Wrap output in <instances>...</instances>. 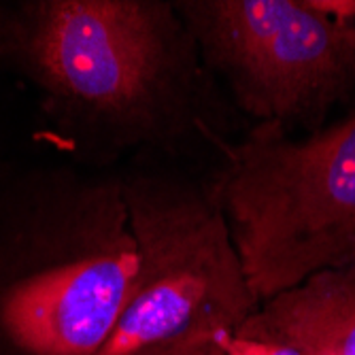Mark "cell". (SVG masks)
I'll list each match as a JSON object with an SVG mask.
<instances>
[{
  "label": "cell",
  "mask_w": 355,
  "mask_h": 355,
  "mask_svg": "<svg viewBox=\"0 0 355 355\" xmlns=\"http://www.w3.org/2000/svg\"><path fill=\"white\" fill-rule=\"evenodd\" d=\"M11 51L64 111L173 149L211 125L209 69L175 3L49 0L9 24Z\"/></svg>",
  "instance_id": "6da1fadb"
},
{
  "label": "cell",
  "mask_w": 355,
  "mask_h": 355,
  "mask_svg": "<svg viewBox=\"0 0 355 355\" xmlns=\"http://www.w3.org/2000/svg\"><path fill=\"white\" fill-rule=\"evenodd\" d=\"M217 145L211 185L257 298L355 266V113L306 139L264 121Z\"/></svg>",
  "instance_id": "7a4b0ae2"
},
{
  "label": "cell",
  "mask_w": 355,
  "mask_h": 355,
  "mask_svg": "<svg viewBox=\"0 0 355 355\" xmlns=\"http://www.w3.org/2000/svg\"><path fill=\"white\" fill-rule=\"evenodd\" d=\"M139 251L135 294L96 355H213L262 306L211 183H123Z\"/></svg>",
  "instance_id": "3957f363"
},
{
  "label": "cell",
  "mask_w": 355,
  "mask_h": 355,
  "mask_svg": "<svg viewBox=\"0 0 355 355\" xmlns=\"http://www.w3.org/2000/svg\"><path fill=\"white\" fill-rule=\"evenodd\" d=\"M205 67L260 123L324 115L355 92V21L315 0H179Z\"/></svg>",
  "instance_id": "277c9868"
},
{
  "label": "cell",
  "mask_w": 355,
  "mask_h": 355,
  "mask_svg": "<svg viewBox=\"0 0 355 355\" xmlns=\"http://www.w3.org/2000/svg\"><path fill=\"white\" fill-rule=\"evenodd\" d=\"M137 272L123 185L96 187L60 249L0 285V332L21 355H96L135 294Z\"/></svg>",
  "instance_id": "5b68a950"
},
{
  "label": "cell",
  "mask_w": 355,
  "mask_h": 355,
  "mask_svg": "<svg viewBox=\"0 0 355 355\" xmlns=\"http://www.w3.org/2000/svg\"><path fill=\"white\" fill-rule=\"evenodd\" d=\"M236 334L279 340L306 355H355V266L319 272L262 302Z\"/></svg>",
  "instance_id": "8992f818"
},
{
  "label": "cell",
  "mask_w": 355,
  "mask_h": 355,
  "mask_svg": "<svg viewBox=\"0 0 355 355\" xmlns=\"http://www.w3.org/2000/svg\"><path fill=\"white\" fill-rule=\"evenodd\" d=\"M221 351L225 355H306L304 351L270 338H255L245 334H230L221 338Z\"/></svg>",
  "instance_id": "52a82bcc"
},
{
  "label": "cell",
  "mask_w": 355,
  "mask_h": 355,
  "mask_svg": "<svg viewBox=\"0 0 355 355\" xmlns=\"http://www.w3.org/2000/svg\"><path fill=\"white\" fill-rule=\"evenodd\" d=\"M315 3L326 13L355 21V0H315Z\"/></svg>",
  "instance_id": "ba28073f"
},
{
  "label": "cell",
  "mask_w": 355,
  "mask_h": 355,
  "mask_svg": "<svg viewBox=\"0 0 355 355\" xmlns=\"http://www.w3.org/2000/svg\"><path fill=\"white\" fill-rule=\"evenodd\" d=\"M213 355H225L223 351H217V353H213Z\"/></svg>",
  "instance_id": "9c48e42d"
}]
</instances>
